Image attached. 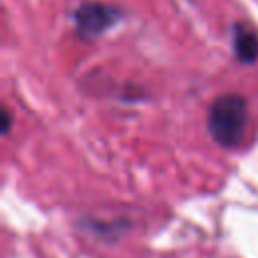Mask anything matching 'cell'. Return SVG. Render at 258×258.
Listing matches in <instances>:
<instances>
[{"label": "cell", "mask_w": 258, "mask_h": 258, "mask_svg": "<svg viewBox=\"0 0 258 258\" xmlns=\"http://www.w3.org/2000/svg\"><path fill=\"white\" fill-rule=\"evenodd\" d=\"M248 129V105L246 99L230 93L218 97L208 113V131L212 139L228 149L238 147L244 141Z\"/></svg>", "instance_id": "6da1fadb"}, {"label": "cell", "mask_w": 258, "mask_h": 258, "mask_svg": "<svg viewBox=\"0 0 258 258\" xmlns=\"http://www.w3.org/2000/svg\"><path fill=\"white\" fill-rule=\"evenodd\" d=\"M121 18V12L113 6H105V4H83L79 6L77 14H75V22H77V30L81 36L85 38H95L99 34H103L105 30H109L117 20Z\"/></svg>", "instance_id": "7a4b0ae2"}, {"label": "cell", "mask_w": 258, "mask_h": 258, "mask_svg": "<svg viewBox=\"0 0 258 258\" xmlns=\"http://www.w3.org/2000/svg\"><path fill=\"white\" fill-rule=\"evenodd\" d=\"M234 52L240 62L252 64L258 60V32L246 24H236L234 28Z\"/></svg>", "instance_id": "3957f363"}]
</instances>
